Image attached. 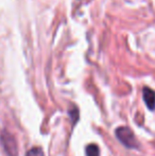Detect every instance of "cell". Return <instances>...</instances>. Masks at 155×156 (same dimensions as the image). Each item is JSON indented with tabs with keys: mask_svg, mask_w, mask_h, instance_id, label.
Here are the masks:
<instances>
[{
	"mask_svg": "<svg viewBox=\"0 0 155 156\" xmlns=\"http://www.w3.org/2000/svg\"><path fill=\"white\" fill-rule=\"evenodd\" d=\"M116 137L118 138L120 142L123 146H125L126 148L130 149H136L138 148V142L135 137V135L133 134V132L131 131V129L126 126H120L116 129Z\"/></svg>",
	"mask_w": 155,
	"mask_h": 156,
	"instance_id": "6da1fadb",
	"label": "cell"
},
{
	"mask_svg": "<svg viewBox=\"0 0 155 156\" xmlns=\"http://www.w3.org/2000/svg\"><path fill=\"white\" fill-rule=\"evenodd\" d=\"M2 148L8 156H18V146L15 137L6 129H3L0 135Z\"/></svg>",
	"mask_w": 155,
	"mask_h": 156,
	"instance_id": "7a4b0ae2",
	"label": "cell"
},
{
	"mask_svg": "<svg viewBox=\"0 0 155 156\" xmlns=\"http://www.w3.org/2000/svg\"><path fill=\"white\" fill-rule=\"evenodd\" d=\"M143 100H145V103L147 104L148 108L153 111L155 108V93L149 87H145L143 90Z\"/></svg>",
	"mask_w": 155,
	"mask_h": 156,
	"instance_id": "3957f363",
	"label": "cell"
},
{
	"mask_svg": "<svg viewBox=\"0 0 155 156\" xmlns=\"http://www.w3.org/2000/svg\"><path fill=\"white\" fill-rule=\"evenodd\" d=\"M86 156H100V151L97 144H88L86 147Z\"/></svg>",
	"mask_w": 155,
	"mask_h": 156,
	"instance_id": "277c9868",
	"label": "cell"
},
{
	"mask_svg": "<svg viewBox=\"0 0 155 156\" xmlns=\"http://www.w3.org/2000/svg\"><path fill=\"white\" fill-rule=\"evenodd\" d=\"M26 156H45L41 148H32L27 152Z\"/></svg>",
	"mask_w": 155,
	"mask_h": 156,
	"instance_id": "5b68a950",
	"label": "cell"
},
{
	"mask_svg": "<svg viewBox=\"0 0 155 156\" xmlns=\"http://www.w3.org/2000/svg\"><path fill=\"white\" fill-rule=\"evenodd\" d=\"M69 115L71 116V118H72V123H76V121L79 119V112L78 109L73 108L71 109V111H69Z\"/></svg>",
	"mask_w": 155,
	"mask_h": 156,
	"instance_id": "8992f818",
	"label": "cell"
}]
</instances>
